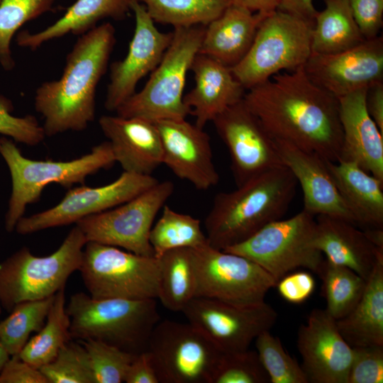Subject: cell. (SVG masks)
Returning a JSON list of instances; mask_svg holds the SVG:
<instances>
[{"label": "cell", "mask_w": 383, "mask_h": 383, "mask_svg": "<svg viewBox=\"0 0 383 383\" xmlns=\"http://www.w3.org/2000/svg\"><path fill=\"white\" fill-rule=\"evenodd\" d=\"M196 274L195 297L238 305L265 301L277 281L250 259L209 244L192 249Z\"/></svg>", "instance_id": "4fadbf2b"}, {"label": "cell", "mask_w": 383, "mask_h": 383, "mask_svg": "<svg viewBox=\"0 0 383 383\" xmlns=\"http://www.w3.org/2000/svg\"><path fill=\"white\" fill-rule=\"evenodd\" d=\"M255 340L259 360L272 383H309L298 362L284 349L280 339L270 330L260 333Z\"/></svg>", "instance_id": "74e56055"}, {"label": "cell", "mask_w": 383, "mask_h": 383, "mask_svg": "<svg viewBox=\"0 0 383 383\" xmlns=\"http://www.w3.org/2000/svg\"><path fill=\"white\" fill-rule=\"evenodd\" d=\"M159 383H211L223 353L194 325L158 321L145 350Z\"/></svg>", "instance_id": "8fae6325"}, {"label": "cell", "mask_w": 383, "mask_h": 383, "mask_svg": "<svg viewBox=\"0 0 383 383\" xmlns=\"http://www.w3.org/2000/svg\"><path fill=\"white\" fill-rule=\"evenodd\" d=\"M228 148L237 187L282 164L274 138L243 99L212 121Z\"/></svg>", "instance_id": "2e32d148"}, {"label": "cell", "mask_w": 383, "mask_h": 383, "mask_svg": "<svg viewBox=\"0 0 383 383\" xmlns=\"http://www.w3.org/2000/svg\"><path fill=\"white\" fill-rule=\"evenodd\" d=\"M297 185L291 171L282 165L233 191L217 194L204 221L209 245L225 250L282 218L295 196Z\"/></svg>", "instance_id": "3957f363"}, {"label": "cell", "mask_w": 383, "mask_h": 383, "mask_svg": "<svg viewBox=\"0 0 383 383\" xmlns=\"http://www.w3.org/2000/svg\"><path fill=\"white\" fill-rule=\"evenodd\" d=\"M243 101L274 138L328 161L340 160L338 99L313 83L303 67L277 73L248 89Z\"/></svg>", "instance_id": "6da1fadb"}, {"label": "cell", "mask_w": 383, "mask_h": 383, "mask_svg": "<svg viewBox=\"0 0 383 383\" xmlns=\"http://www.w3.org/2000/svg\"><path fill=\"white\" fill-rule=\"evenodd\" d=\"M274 139L282 164L301 187L303 210L313 216L327 215L355 224L330 173L327 160L287 141Z\"/></svg>", "instance_id": "44dd1931"}, {"label": "cell", "mask_w": 383, "mask_h": 383, "mask_svg": "<svg viewBox=\"0 0 383 383\" xmlns=\"http://www.w3.org/2000/svg\"><path fill=\"white\" fill-rule=\"evenodd\" d=\"M352 348L347 383H382L383 345H360Z\"/></svg>", "instance_id": "7bdbcfd3"}, {"label": "cell", "mask_w": 383, "mask_h": 383, "mask_svg": "<svg viewBox=\"0 0 383 383\" xmlns=\"http://www.w3.org/2000/svg\"><path fill=\"white\" fill-rule=\"evenodd\" d=\"M314 216L302 210L271 222L243 243L222 250L244 256L259 265L277 281L297 268L321 277L325 260L313 244Z\"/></svg>", "instance_id": "30bf717a"}, {"label": "cell", "mask_w": 383, "mask_h": 383, "mask_svg": "<svg viewBox=\"0 0 383 383\" xmlns=\"http://www.w3.org/2000/svg\"><path fill=\"white\" fill-rule=\"evenodd\" d=\"M279 295L287 301L300 304L306 301L313 292L315 280L306 272L287 274L276 284Z\"/></svg>", "instance_id": "f6af8a7d"}, {"label": "cell", "mask_w": 383, "mask_h": 383, "mask_svg": "<svg viewBox=\"0 0 383 383\" xmlns=\"http://www.w3.org/2000/svg\"><path fill=\"white\" fill-rule=\"evenodd\" d=\"M57 0H2L0 2V62L6 70L14 67L10 48L14 33L26 22L52 9Z\"/></svg>", "instance_id": "8d00e7d4"}, {"label": "cell", "mask_w": 383, "mask_h": 383, "mask_svg": "<svg viewBox=\"0 0 383 383\" xmlns=\"http://www.w3.org/2000/svg\"><path fill=\"white\" fill-rule=\"evenodd\" d=\"M157 258L160 265L157 299L167 309L182 312L195 297L196 274L192 249H173Z\"/></svg>", "instance_id": "4dcf8cb0"}, {"label": "cell", "mask_w": 383, "mask_h": 383, "mask_svg": "<svg viewBox=\"0 0 383 383\" xmlns=\"http://www.w3.org/2000/svg\"><path fill=\"white\" fill-rule=\"evenodd\" d=\"M336 323L351 347L383 345V253L379 255L357 305Z\"/></svg>", "instance_id": "f1b7e54d"}, {"label": "cell", "mask_w": 383, "mask_h": 383, "mask_svg": "<svg viewBox=\"0 0 383 383\" xmlns=\"http://www.w3.org/2000/svg\"><path fill=\"white\" fill-rule=\"evenodd\" d=\"M204 28L203 26L174 28L172 40L147 83L117 109V115L153 123L186 118L190 110L184 102V89Z\"/></svg>", "instance_id": "8992f818"}, {"label": "cell", "mask_w": 383, "mask_h": 383, "mask_svg": "<svg viewBox=\"0 0 383 383\" xmlns=\"http://www.w3.org/2000/svg\"><path fill=\"white\" fill-rule=\"evenodd\" d=\"M40 370L48 383H95L87 352L79 340L73 339Z\"/></svg>", "instance_id": "f35d334b"}, {"label": "cell", "mask_w": 383, "mask_h": 383, "mask_svg": "<svg viewBox=\"0 0 383 383\" xmlns=\"http://www.w3.org/2000/svg\"><path fill=\"white\" fill-rule=\"evenodd\" d=\"M155 23L174 28L206 26L232 4V0H138Z\"/></svg>", "instance_id": "836d02e7"}, {"label": "cell", "mask_w": 383, "mask_h": 383, "mask_svg": "<svg viewBox=\"0 0 383 383\" xmlns=\"http://www.w3.org/2000/svg\"><path fill=\"white\" fill-rule=\"evenodd\" d=\"M87 240L76 225L47 256L23 247L0 262V302L10 312L18 304L54 296L80 267Z\"/></svg>", "instance_id": "52a82bcc"}, {"label": "cell", "mask_w": 383, "mask_h": 383, "mask_svg": "<svg viewBox=\"0 0 383 383\" xmlns=\"http://www.w3.org/2000/svg\"><path fill=\"white\" fill-rule=\"evenodd\" d=\"M155 123L162 143V164L196 189L207 190L218 184L219 174L213 160L210 137L204 128L186 118Z\"/></svg>", "instance_id": "ffe728a7"}, {"label": "cell", "mask_w": 383, "mask_h": 383, "mask_svg": "<svg viewBox=\"0 0 383 383\" xmlns=\"http://www.w3.org/2000/svg\"><path fill=\"white\" fill-rule=\"evenodd\" d=\"M281 0H232V4L244 7L252 12L267 16L278 9Z\"/></svg>", "instance_id": "f907efd6"}, {"label": "cell", "mask_w": 383, "mask_h": 383, "mask_svg": "<svg viewBox=\"0 0 383 383\" xmlns=\"http://www.w3.org/2000/svg\"><path fill=\"white\" fill-rule=\"evenodd\" d=\"M349 3L364 38L379 35L383 25V0H349Z\"/></svg>", "instance_id": "ee69618b"}, {"label": "cell", "mask_w": 383, "mask_h": 383, "mask_svg": "<svg viewBox=\"0 0 383 383\" xmlns=\"http://www.w3.org/2000/svg\"><path fill=\"white\" fill-rule=\"evenodd\" d=\"M131 11L135 25L127 55L110 66L104 107L116 111L135 93L138 82L152 72L161 61L173 37V33L160 31L138 0H131Z\"/></svg>", "instance_id": "e0dca14e"}, {"label": "cell", "mask_w": 383, "mask_h": 383, "mask_svg": "<svg viewBox=\"0 0 383 383\" xmlns=\"http://www.w3.org/2000/svg\"><path fill=\"white\" fill-rule=\"evenodd\" d=\"M1 308H2V306H1V302H0V314H1Z\"/></svg>", "instance_id": "f5cc1de1"}, {"label": "cell", "mask_w": 383, "mask_h": 383, "mask_svg": "<svg viewBox=\"0 0 383 383\" xmlns=\"http://www.w3.org/2000/svg\"><path fill=\"white\" fill-rule=\"evenodd\" d=\"M2 0H0V2Z\"/></svg>", "instance_id": "db71d44e"}, {"label": "cell", "mask_w": 383, "mask_h": 383, "mask_svg": "<svg viewBox=\"0 0 383 383\" xmlns=\"http://www.w3.org/2000/svg\"><path fill=\"white\" fill-rule=\"evenodd\" d=\"M256 350L222 353L211 383H268Z\"/></svg>", "instance_id": "60d3db41"}, {"label": "cell", "mask_w": 383, "mask_h": 383, "mask_svg": "<svg viewBox=\"0 0 383 383\" xmlns=\"http://www.w3.org/2000/svg\"><path fill=\"white\" fill-rule=\"evenodd\" d=\"M126 383H159L156 372L146 351L136 355L128 368Z\"/></svg>", "instance_id": "7dc6e473"}, {"label": "cell", "mask_w": 383, "mask_h": 383, "mask_svg": "<svg viewBox=\"0 0 383 383\" xmlns=\"http://www.w3.org/2000/svg\"><path fill=\"white\" fill-rule=\"evenodd\" d=\"M10 111L9 101L0 99V134L29 146L37 145L43 141L46 136L44 128L34 116L16 117Z\"/></svg>", "instance_id": "b9f144b4"}, {"label": "cell", "mask_w": 383, "mask_h": 383, "mask_svg": "<svg viewBox=\"0 0 383 383\" xmlns=\"http://www.w3.org/2000/svg\"><path fill=\"white\" fill-rule=\"evenodd\" d=\"M10 357L11 355H9L0 340V372L4 367L7 361L10 359Z\"/></svg>", "instance_id": "816d5d0a"}, {"label": "cell", "mask_w": 383, "mask_h": 383, "mask_svg": "<svg viewBox=\"0 0 383 383\" xmlns=\"http://www.w3.org/2000/svg\"><path fill=\"white\" fill-rule=\"evenodd\" d=\"M297 348L309 382H348L353 348L326 309L311 311L299 330Z\"/></svg>", "instance_id": "d6986e66"}, {"label": "cell", "mask_w": 383, "mask_h": 383, "mask_svg": "<svg viewBox=\"0 0 383 383\" xmlns=\"http://www.w3.org/2000/svg\"><path fill=\"white\" fill-rule=\"evenodd\" d=\"M354 225L340 218L319 215L313 244L326 260L348 267L367 280L383 248L374 246L365 231Z\"/></svg>", "instance_id": "d4e9b609"}, {"label": "cell", "mask_w": 383, "mask_h": 383, "mask_svg": "<svg viewBox=\"0 0 383 383\" xmlns=\"http://www.w3.org/2000/svg\"><path fill=\"white\" fill-rule=\"evenodd\" d=\"M130 4L131 0H76L61 18L46 28L37 33H19L17 44L34 50L48 41L69 33L82 35L105 18L124 19L131 11Z\"/></svg>", "instance_id": "83f0119b"}, {"label": "cell", "mask_w": 383, "mask_h": 383, "mask_svg": "<svg viewBox=\"0 0 383 383\" xmlns=\"http://www.w3.org/2000/svg\"><path fill=\"white\" fill-rule=\"evenodd\" d=\"M265 16L231 4L205 26L199 53L232 68L248 53Z\"/></svg>", "instance_id": "484cf974"}, {"label": "cell", "mask_w": 383, "mask_h": 383, "mask_svg": "<svg viewBox=\"0 0 383 383\" xmlns=\"http://www.w3.org/2000/svg\"><path fill=\"white\" fill-rule=\"evenodd\" d=\"M313 25L277 9L260 22L252 45L233 67L235 78L248 90L282 70L293 72L310 57Z\"/></svg>", "instance_id": "ba28073f"}, {"label": "cell", "mask_w": 383, "mask_h": 383, "mask_svg": "<svg viewBox=\"0 0 383 383\" xmlns=\"http://www.w3.org/2000/svg\"><path fill=\"white\" fill-rule=\"evenodd\" d=\"M182 313L223 353L248 350L260 333L270 330L278 316L265 301L238 305L204 297L193 298Z\"/></svg>", "instance_id": "5bb4252c"}, {"label": "cell", "mask_w": 383, "mask_h": 383, "mask_svg": "<svg viewBox=\"0 0 383 383\" xmlns=\"http://www.w3.org/2000/svg\"><path fill=\"white\" fill-rule=\"evenodd\" d=\"M162 209L149 236L156 257L173 249H196L209 244L199 219L176 211L167 205Z\"/></svg>", "instance_id": "d6a6232c"}, {"label": "cell", "mask_w": 383, "mask_h": 383, "mask_svg": "<svg viewBox=\"0 0 383 383\" xmlns=\"http://www.w3.org/2000/svg\"><path fill=\"white\" fill-rule=\"evenodd\" d=\"M333 181L355 224L383 227V182L356 163L327 160Z\"/></svg>", "instance_id": "4316f807"}, {"label": "cell", "mask_w": 383, "mask_h": 383, "mask_svg": "<svg viewBox=\"0 0 383 383\" xmlns=\"http://www.w3.org/2000/svg\"><path fill=\"white\" fill-rule=\"evenodd\" d=\"M78 271L92 298L157 299L160 265L155 256L88 241Z\"/></svg>", "instance_id": "9c48e42d"}, {"label": "cell", "mask_w": 383, "mask_h": 383, "mask_svg": "<svg viewBox=\"0 0 383 383\" xmlns=\"http://www.w3.org/2000/svg\"><path fill=\"white\" fill-rule=\"evenodd\" d=\"M55 295L16 304L0 322V340L11 356L18 355L29 340L45 323Z\"/></svg>", "instance_id": "e575fe53"}, {"label": "cell", "mask_w": 383, "mask_h": 383, "mask_svg": "<svg viewBox=\"0 0 383 383\" xmlns=\"http://www.w3.org/2000/svg\"><path fill=\"white\" fill-rule=\"evenodd\" d=\"M84 346L95 383H121L136 355L94 339L79 340Z\"/></svg>", "instance_id": "ab89813d"}, {"label": "cell", "mask_w": 383, "mask_h": 383, "mask_svg": "<svg viewBox=\"0 0 383 383\" xmlns=\"http://www.w3.org/2000/svg\"><path fill=\"white\" fill-rule=\"evenodd\" d=\"M156 299H94L72 295L66 306L73 340L94 339L138 355L160 321Z\"/></svg>", "instance_id": "277c9868"}, {"label": "cell", "mask_w": 383, "mask_h": 383, "mask_svg": "<svg viewBox=\"0 0 383 383\" xmlns=\"http://www.w3.org/2000/svg\"><path fill=\"white\" fill-rule=\"evenodd\" d=\"M0 154L9 167L12 182L5 216V228L9 233L24 216L28 205L38 201L49 184L70 189L76 184H84L88 176L116 162L109 141L92 147L89 152L72 160H34L24 157L11 140L3 136L0 137Z\"/></svg>", "instance_id": "5b68a950"}, {"label": "cell", "mask_w": 383, "mask_h": 383, "mask_svg": "<svg viewBox=\"0 0 383 383\" xmlns=\"http://www.w3.org/2000/svg\"><path fill=\"white\" fill-rule=\"evenodd\" d=\"M159 181L152 175L124 172L113 182L100 187L70 188L55 206L29 216L16 226L18 234L76 223L81 219L111 209L139 195Z\"/></svg>", "instance_id": "9a60e30c"}, {"label": "cell", "mask_w": 383, "mask_h": 383, "mask_svg": "<svg viewBox=\"0 0 383 383\" xmlns=\"http://www.w3.org/2000/svg\"><path fill=\"white\" fill-rule=\"evenodd\" d=\"M115 43L111 23L96 26L78 38L66 57L61 77L37 88L34 105L44 118L46 136L82 131L94 121L96 87L106 72Z\"/></svg>", "instance_id": "7a4b0ae2"}, {"label": "cell", "mask_w": 383, "mask_h": 383, "mask_svg": "<svg viewBox=\"0 0 383 383\" xmlns=\"http://www.w3.org/2000/svg\"><path fill=\"white\" fill-rule=\"evenodd\" d=\"M366 90L338 99L343 133L339 160L355 162L383 182V133L367 111Z\"/></svg>", "instance_id": "603a6c76"}, {"label": "cell", "mask_w": 383, "mask_h": 383, "mask_svg": "<svg viewBox=\"0 0 383 383\" xmlns=\"http://www.w3.org/2000/svg\"><path fill=\"white\" fill-rule=\"evenodd\" d=\"M174 190L172 182H158L123 204L87 216L75 224L87 242L118 247L140 255L155 256L149 240L150 233L157 214Z\"/></svg>", "instance_id": "7c38bea8"}, {"label": "cell", "mask_w": 383, "mask_h": 383, "mask_svg": "<svg viewBox=\"0 0 383 383\" xmlns=\"http://www.w3.org/2000/svg\"><path fill=\"white\" fill-rule=\"evenodd\" d=\"M326 310L335 320L348 315L357 305L366 280L348 267L325 260L322 274Z\"/></svg>", "instance_id": "d590c367"}, {"label": "cell", "mask_w": 383, "mask_h": 383, "mask_svg": "<svg viewBox=\"0 0 383 383\" xmlns=\"http://www.w3.org/2000/svg\"><path fill=\"white\" fill-rule=\"evenodd\" d=\"M278 9L301 18L313 26L318 12L313 4V0H281Z\"/></svg>", "instance_id": "681fc988"}, {"label": "cell", "mask_w": 383, "mask_h": 383, "mask_svg": "<svg viewBox=\"0 0 383 383\" xmlns=\"http://www.w3.org/2000/svg\"><path fill=\"white\" fill-rule=\"evenodd\" d=\"M312 30L311 50L333 54L353 48L365 39L354 18L349 0H324Z\"/></svg>", "instance_id": "f546056e"}, {"label": "cell", "mask_w": 383, "mask_h": 383, "mask_svg": "<svg viewBox=\"0 0 383 383\" xmlns=\"http://www.w3.org/2000/svg\"><path fill=\"white\" fill-rule=\"evenodd\" d=\"M99 125L124 172L152 175L162 164V143L155 123L138 117L105 115L99 119Z\"/></svg>", "instance_id": "7402d4cb"}, {"label": "cell", "mask_w": 383, "mask_h": 383, "mask_svg": "<svg viewBox=\"0 0 383 383\" xmlns=\"http://www.w3.org/2000/svg\"><path fill=\"white\" fill-rule=\"evenodd\" d=\"M365 100L369 115L383 133V82L368 87Z\"/></svg>", "instance_id": "c3c4849f"}, {"label": "cell", "mask_w": 383, "mask_h": 383, "mask_svg": "<svg viewBox=\"0 0 383 383\" xmlns=\"http://www.w3.org/2000/svg\"><path fill=\"white\" fill-rule=\"evenodd\" d=\"M303 69L313 83L337 99L366 89L383 82V38L333 54L311 52Z\"/></svg>", "instance_id": "ac0fdd59"}, {"label": "cell", "mask_w": 383, "mask_h": 383, "mask_svg": "<svg viewBox=\"0 0 383 383\" xmlns=\"http://www.w3.org/2000/svg\"><path fill=\"white\" fill-rule=\"evenodd\" d=\"M70 319L66 311L65 287L55 294L46 321L18 356L37 369L50 362L70 340Z\"/></svg>", "instance_id": "1f68e13d"}, {"label": "cell", "mask_w": 383, "mask_h": 383, "mask_svg": "<svg viewBox=\"0 0 383 383\" xmlns=\"http://www.w3.org/2000/svg\"><path fill=\"white\" fill-rule=\"evenodd\" d=\"M190 70L195 84L183 99L198 127L204 128L225 109L243 99L245 89L235 78L231 67L198 53Z\"/></svg>", "instance_id": "cb8c5ba5"}, {"label": "cell", "mask_w": 383, "mask_h": 383, "mask_svg": "<svg viewBox=\"0 0 383 383\" xmlns=\"http://www.w3.org/2000/svg\"><path fill=\"white\" fill-rule=\"evenodd\" d=\"M0 383H48L41 372L18 355L11 356L0 372Z\"/></svg>", "instance_id": "bcb514c9"}]
</instances>
